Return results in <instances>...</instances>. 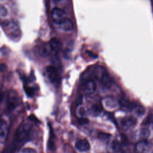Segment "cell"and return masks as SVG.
<instances>
[{"instance_id": "cb8c5ba5", "label": "cell", "mask_w": 153, "mask_h": 153, "mask_svg": "<svg viewBox=\"0 0 153 153\" xmlns=\"http://www.w3.org/2000/svg\"><path fill=\"white\" fill-rule=\"evenodd\" d=\"M54 2H60V1H61L62 0H53Z\"/></svg>"}, {"instance_id": "52a82bcc", "label": "cell", "mask_w": 153, "mask_h": 153, "mask_svg": "<svg viewBox=\"0 0 153 153\" xmlns=\"http://www.w3.org/2000/svg\"><path fill=\"white\" fill-rule=\"evenodd\" d=\"M75 148L80 152H86L90 148V145L88 141L85 139L77 140L75 144Z\"/></svg>"}, {"instance_id": "7402d4cb", "label": "cell", "mask_w": 153, "mask_h": 153, "mask_svg": "<svg viewBox=\"0 0 153 153\" xmlns=\"http://www.w3.org/2000/svg\"><path fill=\"white\" fill-rule=\"evenodd\" d=\"M109 136H108V134H104V133H101L99 134V137L102 139V140H105L108 139Z\"/></svg>"}, {"instance_id": "9a60e30c", "label": "cell", "mask_w": 153, "mask_h": 153, "mask_svg": "<svg viewBox=\"0 0 153 153\" xmlns=\"http://www.w3.org/2000/svg\"><path fill=\"white\" fill-rule=\"evenodd\" d=\"M51 51L49 44H43L39 48V53L42 56H48Z\"/></svg>"}, {"instance_id": "ffe728a7", "label": "cell", "mask_w": 153, "mask_h": 153, "mask_svg": "<svg viewBox=\"0 0 153 153\" xmlns=\"http://www.w3.org/2000/svg\"><path fill=\"white\" fill-rule=\"evenodd\" d=\"M8 11L7 8L2 5H0V15L2 17H5L7 15Z\"/></svg>"}, {"instance_id": "5b68a950", "label": "cell", "mask_w": 153, "mask_h": 153, "mask_svg": "<svg viewBox=\"0 0 153 153\" xmlns=\"http://www.w3.org/2000/svg\"><path fill=\"white\" fill-rule=\"evenodd\" d=\"M152 144L145 140L139 141L134 146V153H150L152 150Z\"/></svg>"}, {"instance_id": "2e32d148", "label": "cell", "mask_w": 153, "mask_h": 153, "mask_svg": "<svg viewBox=\"0 0 153 153\" xmlns=\"http://www.w3.org/2000/svg\"><path fill=\"white\" fill-rule=\"evenodd\" d=\"M105 105L106 106L108 107H111V108H114L117 106V103L115 100H114L112 98H107L106 99V100L105 101Z\"/></svg>"}, {"instance_id": "ba28073f", "label": "cell", "mask_w": 153, "mask_h": 153, "mask_svg": "<svg viewBox=\"0 0 153 153\" xmlns=\"http://www.w3.org/2000/svg\"><path fill=\"white\" fill-rule=\"evenodd\" d=\"M8 133V125L7 123L0 120V143H4L7 138Z\"/></svg>"}, {"instance_id": "8fae6325", "label": "cell", "mask_w": 153, "mask_h": 153, "mask_svg": "<svg viewBox=\"0 0 153 153\" xmlns=\"http://www.w3.org/2000/svg\"><path fill=\"white\" fill-rule=\"evenodd\" d=\"M49 44L51 48V50L55 52L59 51L62 48V43L57 38H52L50 40Z\"/></svg>"}, {"instance_id": "3957f363", "label": "cell", "mask_w": 153, "mask_h": 153, "mask_svg": "<svg viewBox=\"0 0 153 153\" xmlns=\"http://www.w3.org/2000/svg\"><path fill=\"white\" fill-rule=\"evenodd\" d=\"M51 17L53 22L59 26L68 18L66 12L58 7H55L52 10Z\"/></svg>"}, {"instance_id": "7a4b0ae2", "label": "cell", "mask_w": 153, "mask_h": 153, "mask_svg": "<svg viewBox=\"0 0 153 153\" xmlns=\"http://www.w3.org/2000/svg\"><path fill=\"white\" fill-rule=\"evenodd\" d=\"M20 99L17 92L14 90L8 91L7 96L6 108L8 112L13 111L20 103Z\"/></svg>"}, {"instance_id": "603a6c76", "label": "cell", "mask_w": 153, "mask_h": 153, "mask_svg": "<svg viewBox=\"0 0 153 153\" xmlns=\"http://www.w3.org/2000/svg\"><path fill=\"white\" fill-rule=\"evenodd\" d=\"M4 96V93H3L2 90V89L0 88V102L3 100Z\"/></svg>"}, {"instance_id": "d6986e66", "label": "cell", "mask_w": 153, "mask_h": 153, "mask_svg": "<svg viewBox=\"0 0 153 153\" xmlns=\"http://www.w3.org/2000/svg\"><path fill=\"white\" fill-rule=\"evenodd\" d=\"M91 109H92V112L93 113L97 114L100 112V111L102 110V107L100 105H95L92 107Z\"/></svg>"}, {"instance_id": "8992f818", "label": "cell", "mask_w": 153, "mask_h": 153, "mask_svg": "<svg viewBox=\"0 0 153 153\" xmlns=\"http://www.w3.org/2000/svg\"><path fill=\"white\" fill-rule=\"evenodd\" d=\"M96 90V82L93 79H88L83 84V91L87 94H91Z\"/></svg>"}, {"instance_id": "30bf717a", "label": "cell", "mask_w": 153, "mask_h": 153, "mask_svg": "<svg viewBox=\"0 0 153 153\" xmlns=\"http://www.w3.org/2000/svg\"><path fill=\"white\" fill-rule=\"evenodd\" d=\"M121 149V143L117 140H113L108 145V150L111 153H116Z\"/></svg>"}, {"instance_id": "9c48e42d", "label": "cell", "mask_w": 153, "mask_h": 153, "mask_svg": "<svg viewBox=\"0 0 153 153\" xmlns=\"http://www.w3.org/2000/svg\"><path fill=\"white\" fill-rule=\"evenodd\" d=\"M121 123L124 128H130L136 125V120L131 117H127L122 119Z\"/></svg>"}, {"instance_id": "7c38bea8", "label": "cell", "mask_w": 153, "mask_h": 153, "mask_svg": "<svg viewBox=\"0 0 153 153\" xmlns=\"http://www.w3.org/2000/svg\"><path fill=\"white\" fill-rule=\"evenodd\" d=\"M120 107L121 108L122 110L124 111H131V110L133 109L134 108V105L131 103L130 101L126 99H122L120 102Z\"/></svg>"}, {"instance_id": "277c9868", "label": "cell", "mask_w": 153, "mask_h": 153, "mask_svg": "<svg viewBox=\"0 0 153 153\" xmlns=\"http://www.w3.org/2000/svg\"><path fill=\"white\" fill-rule=\"evenodd\" d=\"M45 72L50 81L56 85H58L60 83V76L56 67L50 66L46 68Z\"/></svg>"}, {"instance_id": "5bb4252c", "label": "cell", "mask_w": 153, "mask_h": 153, "mask_svg": "<svg viewBox=\"0 0 153 153\" xmlns=\"http://www.w3.org/2000/svg\"><path fill=\"white\" fill-rule=\"evenodd\" d=\"M100 81L102 84L105 87H109L110 86L112 85V78L108 75V74L106 72L101 76Z\"/></svg>"}, {"instance_id": "ac0fdd59", "label": "cell", "mask_w": 153, "mask_h": 153, "mask_svg": "<svg viewBox=\"0 0 153 153\" xmlns=\"http://www.w3.org/2000/svg\"><path fill=\"white\" fill-rule=\"evenodd\" d=\"M19 153H36V151L31 148H25L20 150Z\"/></svg>"}, {"instance_id": "e0dca14e", "label": "cell", "mask_w": 153, "mask_h": 153, "mask_svg": "<svg viewBox=\"0 0 153 153\" xmlns=\"http://www.w3.org/2000/svg\"><path fill=\"white\" fill-rule=\"evenodd\" d=\"M24 90L29 96H32L34 94V88L27 85L24 86Z\"/></svg>"}, {"instance_id": "44dd1931", "label": "cell", "mask_w": 153, "mask_h": 153, "mask_svg": "<svg viewBox=\"0 0 153 153\" xmlns=\"http://www.w3.org/2000/svg\"><path fill=\"white\" fill-rule=\"evenodd\" d=\"M133 109H135L136 113H137L139 114H143V112H144V109L141 106H139V105H134Z\"/></svg>"}, {"instance_id": "4fadbf2b", "label": "cell", "mask_w": 153, "mask_h": 153, "mask_svg": "<svg viewBox=\"0 0 153 153\" xmlns=\"http://www.w3.org/2000/svg\"><path fill=\"white\" fill-rule=\"evenodd\" d=\"M60 28L65 32H70L74 28V24L72 21L68 18L62 24L59 26Z\"/></svg>"}, {"instance_id": "6da1fadb", "label": "cell", "mask_w": 153, "mask_h": 153, "mask_svg": "<svg viewBox=\"0 0 153 153\" xmlns=\"http://www.w3.org/2000/svg\"><path fill=\"white\" fill-rule=\"evenodd\" d=\"M32 127L29 124L23 123L19 126L14 136L13 143V149L15 151L30 140L32 137Z\"/></svg>"}]
</instances>
